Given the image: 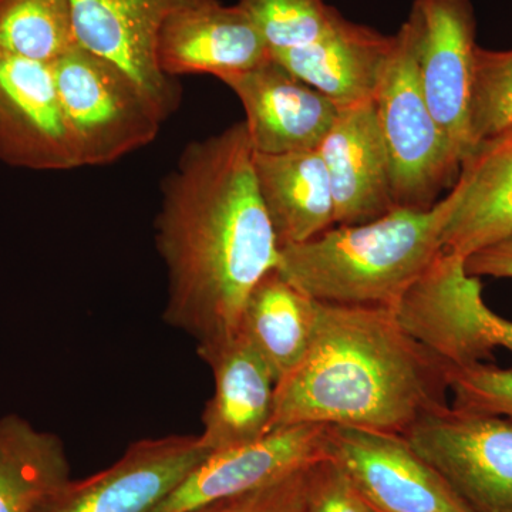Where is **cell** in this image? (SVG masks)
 Wrapping results in <instances>:
<instances>
[{
  "label": "cell",
  "mask_w": 512,
  "mask_h": 512,
  "mask_svg": "<svg viewBox=\"0 0 512 512\" xmlns=\"http://www.w3.org/2000/svg\"><path fill=\"white\" fill-rule=\"evenodd\" d=\"M161 192L154 228L167 271L164 320L205 352L238 335L249 293L281 259L245 124L188 144Z\"/></svg>",
  "instance_id": "cell-1"
},
{
  "label": "cell",
  "mask_w": 512,
  "mask_h": 512,
  "mask_svg": "<svg viewBox=\"0 0 512 512\" xmlns=\"http://www.w3.org/2000/svg\"><path fill=\"white\" fill-rule=\"evenodd\" d=\"M450 366L392 309L318 302L308 352L276 383L269 433L328 424L404 436L450 409Z\"/></svg>",
  "instance_id": "cell-2"
},
{
  "label": "cell",
  "mask_w": 512,
  "mask_h": 512,
  "mask_svg": "<svg viewBox=\"0 0 512 512\" xmlns=\"http://www.w3.org/2000/svg\"><path fill=\"white\" fill-rule=\"evenodd\" d=\"M456 205L453 188L426 210L396 207L376 220L333 225L281 248L278 272L309 298L329 305L396 309L433 264Z\"/></svg>",
  "instance_id": "cell-3"
},
{
  "label": "cell",
  "mask_w": 512,
  "mask_h": 512,
  "mask_svg": "<svg viewBox=\"0 0 512 512\" xmlns=\"http://www.w3.org/2000/svg\"><path fill=\"white\" fill-rule=\"evenodd\" d=\"M52 70L82 167L114 163L156 140L163 113L117 64L76 43Z\"/></svg>",
  "instance_id": "cell-4"
},
{
  "label": "cell",
  "mask_w": 512,
  "mask_h": 512,
  "mask_svg": "<svg viewBox=\"0 0 512 512\" xmlns=\"http://www.w3.org/2000/svg\"><path fill=\"white\" fill-rule=\"evenodd\" d=\"M375 104L389 154L394 204L417 210L433 207L440 192L456 183L461 165L421 90L407 22L394 35Z\"/></svg>",
  "instance_id": "cell-5"
},
{
  "label": "cell",
  "mask_w": 512,
  "mask_h": 512,
  "mask_svg": "<svg viewBox=\"0 0 512 512\" xmlns=\"http://www.w3.org/2000/svg\"><path fill=\"white\" fill-rule=\"evenodd\" d=\"M394 313L410 335L448 365L483 363L498 348L512 353V320L488 308L480 278L468 274L466 259L451 252L437 255Z\"/></svg>",
  "instance_id": "cell-6"
},
{
  "label": "cell",
  "mask_w": 512,
  "mask_h": 512,
  "mask_svg": "<svg viewBox=\"0 0 512 512\" xmlns=\"http://www.w3.org/2000/svg\"><path fill=\"white\" fill-rule=\"evenodd\" d=\"M406 22L421 90L461 165L474 148L470 121L478 46L473 5L471 0H414Z\"/></svg>",
  "instance_id": "cell-7"
},
{
  "label": "cell",
  "mask_w": 512,
  "mask_h": 512,
  "mask_svg": "<svg viewBox=\"0 0 512 512\" xmlns=\"http://www.w3.org/2000/svg\"><path fill=\"white\" fill-rule=\"evenodd\" d=\"M403 437L471 512H512V420L450 407Z\"/></svg>",
  "instance_id": "cell-8"
},
{
  "label": "cell",
  "mask_w": 512,
  "mask_h": 512,
  "mask_svg": "<svg viewBox=\"0 0 512 512\" xmlns=\"http://www.w3.org/2000/svg\"><path fill=\"white\" fill-rule=\"evenodd\" d=\"M325 451L376 512H471L400 434L328 426Z\"/></svg>",
  "instance_id": "cell-9"
},
{
  "label": "cell",
  "mask_w": 512,
  "mask_h": 512,
  "mask_svg": "<svg viewBox=\"0 0 512 512\" xmlns=\"http://www.w3.org/2000/svg\"><path fill=\"white\" fill-rule=\"evenodd\" d=\"M208 456L191 434L138 440L113 466L70 480L33 512H150Z\"/></svg>",
  "instance_id": "cell-10"
},
{
  "label": "cell",
  "mask_w": 512,
  "mask_h": 512,
  "mask_svg": "<svg viewBox=\"0 0 512 512\" xmlns=\"http://www.w3.org/2000/svg\"><path fill=\"white\" fill-rule=\"evenodd\" d=\"M328 424H298L211 454L150 512H194L234 500L326 457Z\"/></svg>",
  "instance_id": "cell-11"
},
{
  "label": "cell",
  "mask_w": 512,
  "mask_h": 512,
  "mask_svg": "<svg viewBox=\"0 0 512 512\" xmlns=\"http://www.w3.org/2000/svg\"><path fill=\"white\" fill-rule=\"evenodd\" d=\"M0 161L36 171L82 167L52 64L0 55Z\"/></svg>",
  "instance_id": "cell-12"
},
{
  "label": "cell",
  "mask_w": 512,
  "mask_h": 512,
  "mask_svg": "<svg viewBox=\"0 0 512 512\" xmlns=\"http://www.w3.org/2000/svg\"><path fill=\"white\" fill-rule=\"evenodd\" d=\"M221 82L244 106V124L256 154L318 150L342 109L272 57Z\"/></svg>",
  "instance_id": "cell-13"
},
{
  "label": "cell",
  "mask_w": 512,
  "mask_h": 512,
  "mask_svg": "<svg viewBox=\"0 0 512 512\" xmlns=\"http://www.w3.org/2000/svg\"><path fill=\"white\" fill-rule=\"evenodd\" d=\"M190 0H70L76 43L133 77L165 120L177 110L181 87L158 67L164 20Z\"/></svg>",
  "instance_id": "cell-14"
},
{
  "label": "cell",
  "mask_w": 512,
  "mask_h": 512,
  "mask_svg": "<svg viewBox=\"0 0 512 512\" xmlns=\"http://www.w3.org/2000/svg\"><path fill=\"white\" fill-rule=\"evenodd\" d=\"M156 57L161 72L171 79L212 74L222 80L266 62L271 50L238 5L190 0L161 25Z\"/></svg>",
  "instance_id": "cell-15"
},
{
  "label": "cell",
  "mask_w": 512,
  "mask_h": 512,
  "mask_svg": "<svg viewBox=\"0 0 512 512\" xmlns=\"http://www.w3.org/2000/svg\"><path fill=\"white\" fill-rule=\"evenodd\" d=\"M318 151L332 187L336 225L363 224L396 208L375 100L342 107Z\"/></svg>",
  "instance_id": "cell-16"
},
{
  "label": "cell",
  "mask_w": 512,
  "mask_h": 512,
  "mask_svg": "<svg viewBox=\"0 0 512 512\" xmlns=\"http://www.w3.org/2000/svg\"><path fill=\"white\" fill-rule=\"evenodd\" d=\"M214 376V394L202 413L198 439L211 454L255 443L269 434L275 380L241 335L198 353Z\"/></svg>",
  "instance_id": "cell-17"
},
{
  "label": "cell",
  "mask_w": 512,
  "mask_h": 512,
  "mask_svg": "<svg viewBox=\"0 0 512 512\" xmlns=\"http://www.w3.org/2000/svg\"><path fill=\"white\" fill-rule=\"evenodd\" d=\"M393 45L394 35H383L339 15L315 42L272 52L271 57L293 76L346 107L376 99Z\"/></svg>",
  "instance_id": "cell-18"
},
{
  "label": "cell",
  "mask_w": 512,
  "mask_h": 512,
  "mask_svg": "<svg viewBox=\"0 0 512 512\" xmlns=\"http://www.w3.org/2000/svg\"><path fill=\"white\" fill-rule=\"evenodd\" d=\"M441 248L467 259L512 237V126L481 141L461 164Z\"/></svg>",
  "instance_id": "cell-19"
},
{
  "label": "cell",
  "mask_w": 512,
  "mask_h": 512,
  "mask_svg": "<svg viewBox=\"0 0 512 512\" xmlns=\"http://www.w3.org/2000/svg\"><path fill=\"white\" fill-rule=\"evenodd\" d=\"M254 171L279 248L302 244L336 225L332 187L318 150L254 153Z\"/></svg>",
  "instance_id": "cell-20"
},
{
  "label": "cell",
  "mask_w": 512,
  "mask_h": 512,
  "mask_svg": "<svg viewBox=\"0 0 512 512\" xmlns=\"http://www.w3.org/2000/svg\"><path fill=\"white\" fill-rule=\"evenodd\" d=\"M318 302L279 274H266L249 293L239 335L268 366L275 383L301 363L311 346Z\"/></svg>",
  "instance_id": "cell-21"
},
{
  "label": "cell",
  "mask_w": 512,
  "mask_h": 512,
  "mask_svg": "<svg viewBox=\"0 0 512 512\" xmlns=\"http://www.w3.org/2000/svg\"><path fill=\"white\" fill-rule=\"evenodd\" d=\"M66 447L16 414L0 419V512H33L69 483Z\"/></svg>",
  "instance_id": "cell-22"
},
{
  "label": "cell",
  "mask_w": 512,
  "mask_h": 512,
  "mask_svg": "<svg viewBox=\"0 0 512 512\" xmlns=\"http://www.w3.org/2000/svg\"><path fill=\"white\" fill-rule=\"evenodd\" d=\"M73 45L70 0H0V55L52 64Z\"/></svg>",
  "instance_id": "cell-23"
},
{
  "label": "cell",
  "mask_w": 512,
  "mask_h": 512,
  "mask_svg": "<svg viewBox=\"0 0 512 512\" xmlns=\"http://www.w3.org/2000/svg\"><path fill=\"white\" fill-rule=\"evenodd\" d=\"M272 52L315 42L340 15L325 0H238Z\"/></svg>",
  "instance_id": "cell-24"
},
{
  "label": "cell",
  "mask_w": 512,
  "mask_h": 512,
  "mask_svg": "<svg viewBox=\"0 0 512 512\" xmlns=\"http://www.w3.org/2000/svg\"><path fill=\"white\" fill-rule=\"evenodd\" d=\"M470 124L474 147L512 126V50L477 47Z\"/></svg>",
  "instance_id": "cell-25"
},
{
  "label": "cell",
  "mask_w": 512,
  "mask_h": 512,
  "mask_svg": "<svg viewBox=\"0 0 512 512\" xmlns=\"http://www.w3.org/2000/svg\"><path fill=\"white\" fill-rule=\"evenodd\" d=\"M448 383L453 409L512 420V369L484 363L450 366Z\"/></svg>",
  "instance_id": "cell-26"
},
{
  "label": "cell",
  "mask_w": 512,
  "mask_h": 512,
  "mask_svg": "<svg viewBox=\"0 0 512 512\" xmlns=\"http://www.w3.org/2000/svg\"><path fill=\"white\" fill-rule=\"evenodd\" d=\"M302 512H373L342 468L323 458L313 464Z\"/></svg>",
  "instance_id": "cell-27"
},
{
  "label": "cell",
  "mask_w": 512,
  "mask_h": 512,
  "mask_svg": "<svg viewBox=\"0 0 512 512\" xmlns=\"http://www.w3.org/2000/svg\"><path fill=\"white\" fill-rule=\"evenodd\" d=\"M312 466L229 501L225 512H302L308 497Z\"/></svg>",
  "instance_id": "cell-28"
},
{
  "label": "cell",
  "mask_w": 512,
  "mask_h": 512,
  "mask_svg": "<svg viewBox=\"0 0 512 512\" xmlns=\"http://www.w3.org/2000/svg\"><path fill=\"white\" fill-rule=\"evenodd\" d=\"M468 274L512 279V237L481 249L466 259Z\"/></svg>",
  "instance_id": "cell-29"
},
{
  "label": "cell",
  "mask_w": 512,
  "mask_h": 512,
  "mask_svg": "<svg viewBox=\"0 0 512 512\" xmlns=\"http://www.w3.org/2000/svg\"><path fill=\"white\" fill-rule=\"evenodd\" d=\"M229 501H222V503L208 505V507L201 508V510L194 512H225V510H227Z\"/></svg>",
  "instance_id": "cell-30"
},
{
  "label": "cell",
  "mask_w": 512,
  "mask_h": 512,
  "mask_svg": "<svg viewBox=\"0 0 512 512\" xmlns=\"http://www.w3.org/2000/svg\"><path fill=\"white\" fill-rule=\"evenodd\" d=\"M373 512H376L375 510H373Z\"/></svg>",
  "instance_id": "cell-31"
}]
</instances>
